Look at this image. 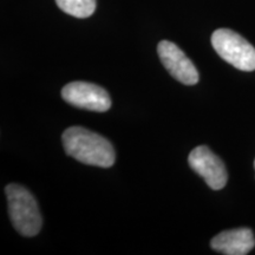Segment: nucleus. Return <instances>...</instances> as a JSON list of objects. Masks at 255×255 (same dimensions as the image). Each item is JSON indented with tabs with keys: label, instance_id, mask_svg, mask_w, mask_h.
Listing matches in <instances>:
<instances>
[{
	"label": "nucleus",
	"instance_id": "39448f33",
	"mask_svg": "<svg viewBox=\"0 0 255 255\" xmlns=\"http://www.w3.org/2000/svg\"><path fill=\"white\" fill-rule=\"evenodd\" d=\"M188 162L190 168L203 177L212 189L220 190L227 183L228 174L225 164L208 146L200 145L191 150Z\"/></svg>",
	"mask_w": 255,
	"mask_h": 255
},
{
	"label": "nucleus",
	"instance_id": "7ed1b4c3",
	"mask_svg": "<svg viewBox=\"0 0 255 255\" xmlns=\"http://www.w3.org/2000/svg\"><path fill=\"white\" fill-rule=\"evenodd\" d=\"M212 45L223 60L241 71L255 70V47L237 32L219 28L212 34Z\"/></svg>",
	"mask_w": 255,
	"mask_h": 255
},
{
	"label": "nucleus",
	"instance_id": "423d86ee",
	"mask_svg": "<svg viewBox=\"0 0 255 255\" xmlns=\"http://www.w3.org/2000/svg\"><path fill=\"white\" fill-rule=\"evenodd\" d=\"M162 64L176 81L184 85H195L199 82V72L193 62L176 44L162 40L157 46Z\"/></svg>",
	"mask_w": 255,
	"mask_h": 255
},
{
	"label": "nucleus",
	"instance_id": "f03ea898",
	"mask_svg": "<svg viewBox=\"0 0 255 255\" xmlns=\"http://www.w3.org/2000/svg\"><path fill=\"white\" fill-rule=\"evenodd\" d=\"M12 225L24 237H34L40 232L41 215L36 200L26 188L11 183L5 188Z\"/></svg>",
	"mask_w": 255,
	"mask_h": 255
},
{
	"label": "nucleus",
	"instance_id": "6e6552de",
	"mask_svg": "<svg viewBox=\"0 0 255 255\" xmlns=\"http://www.w3.org/2000/svg\"><path fill=\"white\" fill-rule=\"evenodd\" d=\"M63 12L76 18H88L96 9V0H56Z\"/></svg>",
	"mask_w": 255,
	"mask_h": 255
},
{
	"label": "nucleus",
	"instance_id": "1a4fd4ad",
	"mask_svg": "<svg viewBox=\"0 0 255 255\" xmlns=\"http://www.w3.org/2000/svg\"><path fill=\"white\" fill-rule=\"evenodd\" d=\"M254 167H255V162H254Z\"/></svg>",
	"mask_w": 255,
	"mask_h": 255
},
{
	"label": "nucleus",
	"instance_id": "0eeeda50",
	"mask_svg": "<svg viewBox=\"0 0 255 255\" xmlns=\"http://www.w3.org/2000/svg\"><path fill=\"white\" fill-rule=\"evenodd\" d=\"M255 246L253 232L250 228H238L225 231L210 241V247L226 255L248 254Z\"/></svg>",
	"mask_w": 255,
	"mask_h": 255
},
{
	"label": "nucleus",
	"instance_id": "20e7f679",
	"mask_svg": "<svg viewBox=\"0 0 255 255\" xmlns=\"http://www.w3.org/2000/svg\"><path fill=\"white\" fill-rule=\"evenodd\" d=\"M62 97L69 104L81 109L104 113L111 107L107 90L87 82H72L62 89Z\"/></svg>",
	"mask_w": 255,
	"mask_h": 255
},
{
	"label": "nucleus",
	"instance_id": "f257e3e1",
	"mask_svg": "<svg viewBox=\"0 0 255 255\" xmlns=\"http://www.w3.org/2000/svg\"><path fill=\"white\" fill-rule=\"evenodd\" d=\"M62 141L66 154L82 163L101 168H110L115 163L116 154L113 144L85 128H68L63 132Z\"/></svg>",
	"mask_w": 255,
	"mask_h": 255
}]
</instances>
